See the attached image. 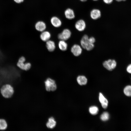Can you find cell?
<instances>
[{
	"label": "cell",
	"mask_w": 131,
	"mask_h": 131,
	"mask_svg": "<svg viewBox=\"0 0 131 131\" xmlns=\"http://www.w3.org/2000/svg\"><path fill=\"white\" fill-rule=\"evenodd\" d=\"M0 92L3 97L6 98H9L12 96L14 92V90L11 84L7 83L1 86L0 89Z\"/></svg>",
	"instance_id": "obj_1"
},
{
	"label": "cell",
	"mask_w": 131,
	"mask_h": 131,
	"mask_svg": "<svg viewBox=\"0 0 131 131\" xmlns=\"http://www.w3.org/2000/svg\"><path fill=\"white\" fill-rule=\"evenodd\" d=\"M46 90L48 91L56 90L57 86L55 81L50 78H47L44 82Z\"/></svg>",
	"instance_id": "obj_2"
},
{
	"label": "cell",
	"mask_w": 131,
	"mask_h": 131,
	"mask_svg": "<svg viewBox=\"0 0 131 131\" xmlns=\"http://www.w3.org/2000/svg\"><path fill=\"white\" fill-rule=\"evenodd\" d=\"M103 65L104 67L107 70L112 71L116 67L117 63L115 60L110 59L104 61Z\"/></svg>",
	"instance_id": "obj_3"
},
{
	"label": "cell",
	"mask_w": 131,
	"mask_h": 131,
	"mask_svg": "<svg viewBox=\"0 0 131 131\" xmlns=\"http://www.w3.org/2000/svg\"><path fill=\"white\" fill-rule=\"evenodd\" d=\"M71 34L70 31L67 29H64L58 36V38L60 40L66 41L70 37Z\"/></svg>",
	"instance_id": "obj_4"
},
{
	"label": "cell",
	"mask_w": 131,
	"mask_h": 131,
	"mask_svg": "<svg viewBox=\"0 0 131 131\" xmlns=\"http://www.w3.org/2000/svg\"><path fill=\"white\" fill-rule=\"evenodd\" d=\"M86 24L85 21L82 19L78 20L75 23V26L76 29L80 32L84 31L86 27Z\"/></svg>",
	"instance_id": "obj_5"
},
{
	"label": "cell",
	"mask_w": 131,
	"mask_h": 131,
	"mask_svg": "<svg viewBox=\"0 0 131 131\" xmlns=\"http://www.w3.org/2000/svg\"><path fill=\"white\" fill-rule=\"evenodd\" d=\"M71 50L73 55L76 57L80 56L82 52V48L80 45L77 44L74 45L71 47Z\"/></svg>",
	"instance_id": "obj_6"
},
{
	"label": "cell",
	"mask_w": 131,
	"mask_h": 131,
	"mask_svg": "<svg viewBox=\"0 0 131 131\" xmlns=\"http://www.w3.org/2000/svg\"><path fill=\"white\" fill-rule=\"evenodd\" d=\"M101 16L100 10L97 9H92L90 13V16L93 19L96 20L99 18Z\"/></svg>",
	"instance_id": "obj_7"
},
{
	"label": "cell",
	"mask_w": 131,
	"mask_h": 131,
	"mask_svg": "<svg viewBox=\"0 0 131 131\" xmlns=\"http://www.w3.org/2000/svg\"><path fill=\"white\" fill-rule=\"evenodd\" d=\"M36 29L37 31L41 32L44 31L46 28L45 23L42 21H39L35 25Z\"/></svg>",
	"instance_id": "obj_8"
},
{
	"label": "cell",
	"mask_w": 131,
	"mask_h": 131,
	"mask_svg": "<svg viewBox=\"0 0 131 131\" xmlns=\"http://www.w3.org/2000/svg\"><path fill=\"white\" fill-rule=\"evenodd\" d=\"M25 58L24 56L20 57L16 63V66L17 67L20 69L24 70L25 65Z\"/></svg>",
	"instance_id": "obj_9"
},
{
	"label": "cell",
	"mask_w": 131,
	"mask_h": 131,
	"mask_svg": "<svg viewBox=\"0 0 131 131\" xmlns=\"http://www.w3.org/2000/svg\"><path fill=\"white\" fill-rule=\"evenodd\" d=\"M56 122L54 117H51L48 119V121L46 124V125L47 128L52 129L56 126Z\"/></svg>",
	"instance_id": "obj_10"
},
{
	"label": "cell",
	"mask_w": 131,
	"mask_h": 131,
	"mask_svg": "<svg viewBox=\"0 0 131 131\" xmlns=\"http://www.w3.org/2000/svg\"><path fill=\"white\" fill-rule=\"evenodd\" d=\"M42 32L40 36L41 39L44 42H46L49 40L51 36L50 32L47 31H44Z\"/></svg>",
	"instance_id": "obj_11"
},
{
	"label": "cell",
	"mask_w": 131,
	"mask_h": 131,
	"mask_svg": "<svg viewBox=\"0 0 131 131\" xmlns=\"http://www.w3.org/2000/svg\"><path fill=\"white\" fill-rule=\"evenodd\" d=\"M99 99L102 107L104 109L106 108L108 106V102L101 93H99Z\"/></svg>",
	"instance_id": "obj_12"
},
{
	"label": "cell",
	"mask_w": 131,
	"mask_h": 131,
	"mask_svg": "<svg viewBox=\"0 0 131 131\" xmlns=\"http://www.w3.org/2000/svg\"><path fill=\"white\" fill-rule=\"evenodd\" d=\"M66 17L69 19H72L74 18L75 15L74 10L70 8L66 9L65 12Z\"/></svg>",
	"instance_id": "obj_13"
},
{
	"label": "cell",
	"mask_w": 131,
	"mask_h": 131,
	"mask_svg": "<svg viewBox=\"0 0 131 131\" xmlns=\"http://www.w3.org/2000/svg\"><path fill=\"white\" fill-rule=\"evenodd\" d=\"M50 21L52 25L56 27H59L62 25V22L56 16L52 17Z\"/></svg>",
	"instance_id": "obj_14"
},
{
	"label": "cell",
	"mask_w": 131,
	"mask_h": 131,
	"mask_svg": "<svg viewBox=\"0 0 131 131\" xmlns=\"http://www.w3.org/2000/svg\"><path fill=\"white\" fill-rule=\"evenodd\" d=\"M46 42V46L48 50L50 52L54 51L56 48V45L54 42L50 40Z\"/></svg>",
	"instance_id": "obj_15"
},
{
	"label": "cell",
	"mask_w": 131,
	"mask_h": 131,
	"mask_svg": "<svg viewBox=\"0 0 131 131\" xmlns=\"http://www.w3.org/2000/svg\"><path fill=\"white\" fill-rule=\"evenodd\" d=\"M89 38L87 35H84L82 38L80 43L82 47L85 49L87 45L89 43Z\"/></svg>",
	"instance_id": "obj_16"
},
{
	"label": "cell",
	"mask_w": 131,
	"mask_h": 131,
	"mask_svg": "<svg viewBox=\"0 0 131 131\" xmlns=\"http://www.w3.org/2000/svg\"><path fill=\"white\" fill-rule=\"evenodd\" d=\"M77 81L78 83L82 85L86 84L87 82L86 78L83 75H79L77 78Z\"/></svg>",
	"instance_id": "obj_17"
},
{
	"label": "cell",
	"mask_w": 131,
	"mask_h": 131,
	"mask_svg": "<svg viewBox=\"0 0 131 131\" xmlns=\"http://www.w3.org/2000/svg\"><path fill=\"white\" fill-rule=\"evenodd\" d=\"M59 49L62 51L66 50L67 48L68 45L65 41L60 40L58 43Z\"/></svg>",
	"instance_id": "obj_18"
},
{
	"label": "cell",
	"mask_w": 131,
	"mask_h": 131,
	"mask_svg": "<svg viewBox=\"0 0 131 131\" xmlns=\"http://www.w3.org/2000/svg\"><path fill=\"white\" fill-rule=\"evenodd\" d=\"M8 127V124L6 121L4 119H0V130H5Z\"/></svg>",
	"instance_id": "obj_19"
},
{
	"label": "cell",
	"mask_w": 131,
	"mask_h": 131,
	"mask_svg": "<svg viewBox=\"0 0 131 131\" xmlns=\"http://www.w3.org/2000/svg\"><path fill=\"white\" fill-rule=\"evenodd\" d=\"M123 92L127 96H131V86L129 85L126 86L124 88Z\"/></svg>",
	"instance_id": "obj_20"
},
{
	"label": "cell",
	"mask_w": 131,
	"mask_h": 131,
	"mask_svg": "<svg viewBox=\"0 0 131 131\" xmlns=\"http://www.w3.org/2000/svg\"><path fill=\"white\" fill-rule=\"evenodd\" d=\"M89 111L90 114L95 115L97 114L98 112V109L97 107L95 106H92L90 107L89 108Z\"/></svg>",
	"instance_id": "obj_21"
},
{
	"label": "cell",
	"mask_w": 131,
	"mask_h": 131,
	"mask_svg": "<svg viewBox=\"0 0 131 131\" xmlns=\"http://www.w3.org/2000/svg\"><path fill=\"white\" fill-rule=\"evenodd\" d=\"M109 118V115L107 112L103 113L100 116V118L103 121H105L108 120Z\"/></svg>",
	"instance_id": "obj_22"
},
{
	"label": "cell",
	"mask_w": 131,
	"mask_h": 131,
	"mask_svg": "<svg viewBox=\"0 0 131 131\" xmlns=\"http://www.w3.org/2000/svg\"><path fill=\"white\" fill-rule=\"evenodd\" d=\"M94 46V44L89 42L86 46L85 49L88 51H90L93 49Z\"/></svg>",
	"instance_id": "obj_23"
},
{
	"label": "cell",
	"mask_w": 131,
	"mask_h": 131,
	"mask_svg": "<svg viewBox=\"0 0 131 131\" xmlns=\"http://www.w3.org/2000/svg\"><path fill=\"white\" fill-rule=\"evenodd\" d=\"M89 41L90 43L94 44L95 41V39L94 37H92L89 38Z\"/></svg>",
	"instance_id": "obj_24"
},
{
	"label": "cell",
	"mask_w": 131,
	"mask_h": 131,
	"mask_svg": "<svg viewBox=\"0 0 131 131\" xmlns=\"http://www.w3.org/2000/svg\"><path fill=\"white\" fill-rule=\"evenodd\" d=\"M126 71L128 73L131 74V64L127 66Z\"/></svg>",
	"instance_id": "obj_25"
},
{
	"label": "cell",
	"mask_w": 131,
	"mask_h": 131,
	"mask_svg": "<svg viewBox=\"0 0 131 131\" xmlns=\"http://www.w3.org/2000/svg\"><path fill=\"white\" fill-rule=\"evenodd\" d=\"M103 1L105 3L109 4L113 2V0H103Z\"/></svg>",
	"instance_id": "obj_26"
},
{
	"label": "cell",
	"mask_w": 131,
	"mask_h": 131,
	"mask_svg": "<svg viewBox=\"0 0 131 131\" xmlns=\"http://www.w3.org/2000/svg\"><path fill=\"white\" fill-rule=\"evenodd\" d=\"M16 3H20L23 1L24 0H14Z\"/></svg>",
	"instance_id": "obj_27"
},
{
	"label": "cell",
	"mask_w": 131,
	"mask_h": 131,
	"mask_svg": "<svg viewBox=\"0 0 131 131\" xmlns=\"http://www.w3.org/2000/svg\"><path fill=\"white\" fill-rule=\"evenodd\" d=\"M116 1H125L126 0H115Z\"/></svg>",
	"instance_id": "obj_28"
},
{
	"label": "cell",
	"mask_w": 131,
	"mask_h": 131,
	"mask_svg": "<svg viewBox=\"0 0 131 131\" xmlns=\"http://www.w3.org/2000/svg\"><path fill=\"white\" fill-rule=\"evenodd\" d=\"M80 1L82 2H85L87 0H80Z\"/></svg>",
	"instance_id": "obj_29"
},
{
	"label": "cell",
	"mask_w": 131,
	"mask_h": 131,
	"mask_svg": "<svg viewBox=\"0 0 131 131\" xmlns=\"http://www.w3.org/2000/svg\"><path fill=\"white\" fill-rule=\"evenodd\" d=\"M93 0V1H97L98 0Z\"/></svg>",
	"instance_id": "obj_30"
}]
</instances>
